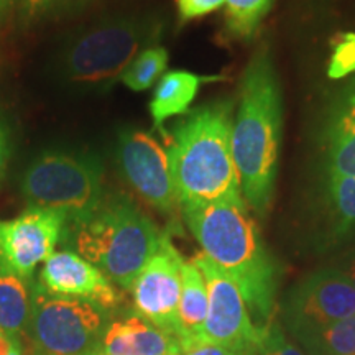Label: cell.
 Returning <instances> with one entry per match:
<instances>
[{
	"instance_id": "7a4b0ae2",
	"label": "cell",
	"mask_w": 355,
	"mask_h": 355,
	"mask_svg": "<svg viewBox=\"0 0 355 355\" xmlns=\"http://www.w3.org/2000/svg\"><path fill=\"white\" fill-rule=\"evenodd\" d=\"M232 105L216 102L191 110L166 137L173 184L181 206L247 207L232 155Z\"/></svg>"
},
{
	"instance_id": "1f68e13d",
	"label": "cell",
	"mask_w": 355,
	"mask_h": 355,
	"mask_svg": "<svg viewBox=\"0 0 355 355\" xmlns=\"http://www.w3.org/2000/svg\"><path fill=\"white\" fill-rule=\"evenodd\" d=\"M10 355H21V347H20L19 340H17V337H15V339H13V345H12Z\"/></svg>"
},
{
	"instance_id": "cb8c5ba5",
	"label": "cell",
	"mask_w": 355,
	"mask_h": 355,
	"mask_svg": "<svg viewBox=\"0 0 355 355\" xmlns=\"http://www.w3.org/2000/svg\"><path fill=\"white\" fill-rule=\"evenodd\" d=\"M355 71V33H345L337 42L329 63V78L339 79Z\"/></svg>"
},
{
	"instance_id": "52a82bcc",
	"label": "cell",
	"mask_w": 355,
	"mask_h": 355,
	"mask_svg": "<svg viewBox=\"0 0 355 355\" xmlns=\"http://www.w3.org/2000/svg\"><path fill=\"white\" fill-rule=\"evenodd\" d=\"M112 313L89 301L53 295L32 282L30 329L42 355H94Z\"/></svg>"
},
{
	"instance_id": "603a6c76",
	"label": "cell",
	"mask_w": 355,
	"mask_h": 355,
	"mask_svg": "<svg viewBox=\"0 0 355 355\" xmlns=\"http://www.w3.org/2000/svg\"><path fill=\"white\" fill-rule=\"evenodd\" d=\"M89 3L91 0H17L20 20L24 25L38 24V21L79 12Z\"/></svg>"
},
{
	"instance_id": "30bf717a",
	"label": "cell",
	"mask_w": 355,
	"mask_h": 355,
	"mask_svg": "<svg viewBox=\"0 0 355 355\" xmlns=\"http://www.w3.org/2000/svg\"><path fill=\"white\" fill-rule=\"evenodd\" d=\"M117 163L123 180L146 204L163 214L180 206L166 148L150 133L125 128L119 135Z\"/></svg>"
},
{
	"instance_id": "f546056e",
	"label": "cell",
	"mask_w": 355,
	"mask_h": 355,
	"mask_svg": "<svg viewBox=\"0 0 355 355\" xmlns=\"http://www.w3.org/2000/svg\"><path fill=\"white\" fill-rule=\"evenodd\" d=\"M17 0H0V20L6 19L8 12L12 10V7L15 6Z\"/></svg>"
},
{
	"instance_id": "9c48e42d",
	"label": "cell",
	"mask_w": 355,
	"mask_h": 355,
	"mask_svg": "<svg viewBox=\"0 0 355 355\" xmlns=\"http://www.w3.org/2000/svg\"><path fill=\"white\" fill-rule=\"evenodd\" d=\"M355 314V290L345 272L321 270L295 286L283 308L288 329L298 337L326 329Z\"/></svg>"
},
{
	"instance_id": "ac0fdd59",
	"label": "cell",
	"mask_w": 355,
	"mask_h": 355,
	"mask_svg": "<svg viewBox=\"0 0 355 355\" xmlns=\"http://www.w3.org/2000/svg\"><path fill=\"white\" fill-rule=\"evenodd\" d=\"M32 279L21 278L0 263V331L17 336L30 319Z\"/></svg>"
},
{
	"instance_id": "7402d4cb",
	"label": "cell",
	"mask_w": 355,
	"mask_h": 355,
	"mask_svg": "<svg viewBox=\"0 0 355 355\" xmlns=\"http://www.w3.org/2000/svg\"><path fill=\"white\" fill-rule=\"evenodd\" d=\"M273 0H225L227 28L237 38H250Z\"/></svg>"
},
{
	"instance_id": "4316f807",
	"label": "cell",
	"mask_w": 355,
	"mask_h": 355,
	"mask_svg": "<svg viewBox=\"0 0 355 355\" xmlns=\"http://www.w3.org/2000/svg\"><path fill=\"white\" fill-rule=\"evenodd\" d=\"M12 157V135L10 128H8L7 122L0 115V186H2L3 178H6L8 162Z\"/></svg>"
},
{
	"instance_id": "d4e9b609",
	"label": "cell",
	"mask_w": 355,
	"mask_h": 355,
	"mask_svg": "<svg viewBox=\"0 0 355 355\" xmlns=\"http://www.w3.org/2000/svg\"><path fill=\"white\" fill-rule=\"evenodd\" d=\"M254 355H304L295 344L286 339L278 324H270L265 331L263 339L259 344Z\"/></svg>"
},
{
	"instance_id": "ffe728a7",
	"label": "cell",
	"mask_w": 355,
	"mask_h": 355,
	"mask_svg": "<svg viewBox=\"0 0 355 355\" xmlns=\"http://www.w3.org/2000/svg\"><path fill=\"white\" fill-rule=\"evenodd\" d=\"M168 66V51L162 46H150L140 53L123 71L121 81L135 92L146 91L163 76Z\"/></svg>"
},
{
	"instance_id": "8992f818",
	"label": "cell",
	"mask_w": 355,
	"mask_h": 355,
	"mask_svg": "<svg viewBox=\"0 0 355 355\" xmlns=\"http://www.w3.org/2000/svg\"><path fill=\"white\" fill-rule=\"evenodd\" d=\"M20 189L28 207L61 212L73 222L94 211L105 196L104 166L94 155L53 150L30 163Z\"/></svg>"
},
{
	"instance_id": "2e32d148",
	"label": "cell",
	"mask_w": 355,
	"mask_h": 355,
	"mask_svg": "<svg viewBox=\"0 0 355 355\" xmlns=\"http://www.w3.org/2000/svg\"><path fill=\"white\" fill-rule=\"evenodd\" d=\"M329 173L355 180V86L332 110L326 133Z\"/></svg>"
},
{
	"instance_id": "83f0119b",
	"label": "cell",
	"mask_w": 355,
	"mask_h": 355,
	"mask_svg": "<svg viewBox=\"0 0 355 355\" xmlns=\"http://www.w3.org/2000/svg\"><path fill=\"white\" fill-rule=\"evenodd\" d=\"M176 355H241L234 350L222 347V345H216V344H199L196 347L189 349V350H183V352L176 354Z\"/></svg>"
},
{
	"instance_id": "9a60e30c",
	"label": "cell",
	"mask_w": 355,
	"mask_h": 355,
	"mask_svg": "<svg viewBox=\"0 0 355 355\" xmlns=\"http://www.w3.org/2000/svg\"><path fill=\"white\" fill-rule=\"evenodd\" d=\"M207 316V288L201 270L193 260L181 268V295L178 306V344L181 352L202 344Z\"/></svg>"
},
{
	"instance_id": "44dd1931",
	"label": "cell",
	"mask_w": 355,
	"mask_h": 355,
	"mask_svg": "<svg viewBox=\"0 0 355 355\" xmlns=\"http://www.w3.org/2000/svg\"><path fill=\"white\" fill-rule=\"evenodd\" d=\"M327 198L337 232L344 234L355 229V180L349 176L329 173Z\"/></svg>"
},
{
	"instance_id": "d6a6232c",
	"label": "cell",
	"mask_w": 355,
	"mask_h": 355,
	"mask_svg": "<svg viewBox=\"0 0 355 355\" xmlns=\"http://www.w3.org/2000/svg\"><path fill=\"white\" fill-rule=\"evenodd\" d=\"M37 355H42V354H37Z\"/></svg>"
},
{
	"instance_id": "3957f363",
	"label": "cell",
	"mask_w": 355,
	"mask_h": 355,
	"mask_svg": "<svg viewBox=\"0 0 355 355\" xmlns=\"http://www.w3.org/2000/svg\"><path fill=\"white\" fill-rule=\"evenodd\" d=\"M282 91L273 63L260 51L248 63L232 122V155L242 196L257 214L272 202L282 145Z\"/></svg>"
},
{
	"instance_id": "8fae6325",
	"label": "cell",
	"mask_w": 355,
	"mask_h": 355,
	"mask_svg": "<svg viewBox=\"0 0 355 355\" xmlns=\"http://www.w3.org/2000/svg\"><path fill=\"white\" fill-rule=\"evenodd\" d=\"M66 222L61 212L38 207H28L15 219H0V263L32 279L35 268L50 259L63 241Z\"/></svg>"
},
{
	"instance_id": "4dcf8cb0",
	"label": "cell",
	"mask_w": 355,
	"mask_h": 355,
	"mask_svg": "<svg viewBox=\"0 0 355 355\" xmlns=\"http://www.w3.org/2000/svg\"><path fill=\"white\" fill-rule=\"evenodd\" d=\"M345 275H347V277H349L350 283H352V286H354V290H355V259L350 261V265H349V268H347V272H345Z\"/></svg>"
},
{
	"instance_id": "d6986e66",
	"label": "cell",
	"mask_w": 355,
	"mask_h": 355,
	"mask_svg": "<svg viewBox=\"0 0 355 355\" xmlns=\"http://www.w3.org/2000/svg\"><path fill=\"white\" fill-rule=\"evenodd\" d=\"M296 339L311 355H355V314Z\"/></svg>"
},
{
	"instance_id": "484cf974",
	"label": "cell",
	"mask_w": 355,
	"mask_h": 355,
	"mask_svg": "<svg viewBox=\"0 0 355 355\" xmlns=\"http://www.w3.org/2000/svg\"><path fill=\"white\" fill-rule=\"evenodd\" d=\"M178 13H180L181 21H189L193 19L207 15V13L216 12L225 3V0H176Z\"/></svg>"
},
{
	"instance_id": "5b68a950",
	"label": "cell",
	"mask_w": 355,
	"mask_h": 355,
	"mask_svg": "<svg viewBox=\"0 0 355 355\" xmlns=\"http://www.w3.org/2000/svg\"><path fill=\"white\" fill-rule=\"evenodd\" d=\"M159 32V21L150 17H104L68 40L60 56L61 74L89 91L109 89L146 46H153Z\"/></svg>"
},
{
	"instance_id": "6da1fadb",
	"label": "cell",
	"mask_w": 355,
	"mask_h": 355,
	"mask_svg": "<svg viewBox=\"0 0 355 355\" xmlns=\"http://www.w3.org/2000/svg\"><path fill=\"white\" fill-rule=\"evenodd\" d=\"M181 211L202 254L239 286L255 326L260 331L268 329L278 268L247 207L225 202L186 204Z\"/></svg>"
},
{
	"instance_id": "7c38bea8",
	"label": "cell",
	"mask_w": 355,
	"mask_h": 355,
	"mask_svg": "<svg viewBox=\"0 0 355 355\" xmlns=\"http://www.w3.org/2000/svg\"><path fill=\"white\" fill-rule=\"evenodd\" d=\"M183 257L165 234L158 250L141 270L132 286L137 314L158 329L178 337V306L181 295Z\"/></svg>"
},
{
	"instance_id": "e0dca14e",
	"label": "cell",
	"mask_w": 355,
	"mask_h": 355,
	"mask_svg": "<svg viewBox=\"0 0 355 355\" xmlns=\"http://www.w3.org/2000/svg\"><path fill=\"white\" fill-rule=\"evenodd\" d=\"M204 81H207V78H201L189 71L175 69L163 74L150 101L153 127L165 133V122L175 115L188 112Z\"/></svg>"
},
{
	"instance_id": "ba28073f",
	"label": "cell",
	"mask_w": 355,
	"mask_h": 355,
	"mask_svg": "<svg viewBox=\"0 0 355 355\" xmlns=\"http://www.w3.org/2000/svg\"><path fill=\"white\" fill-rule=\"evenodd\" d=\"M207 288V316L202 329V344H216L241 355H254L263 339L252 321L239 286L202 252L194 255Z\"/></svg>"
},
{
	"instance_id": "5bb4252c",
	"label": "cell",
	"mask_w": 355,
	"mask_h": 355,
	"mask_svg": "<svg viewBox=\"0 0 355 355\" xmlns=\"http://www.w3.org/2000/svg\"><path fill=\"white\" fill-rule=\"evenodd\" d=\"M180 352L175 337L135 313L109 322L94 355H176Z\"/></svg>"
},
{
	"instance_id": "4fadbf2b",
	"label": "cell",
	"mask_w": 355,
	"mask_h": 355,
	"mask_svg": "<svg viewBox=\"0 0 355 355\" xmlns=\"http://www.w3.org/2000/svg\"><path fill=\"white\" fill-rule=\"evenodd\" d=\"M40 285L53 295L89 301L112 313L122 303V293L91 261L73 250L55 252L44 261Z\"/></svg>"
},
{
	"instance_id": "f1b7e54d",
	"label": "cell",
	"mask_w": 355,
	"mask_h": 355,
	"mask_svg": "<svg viewBox=\"0 0 355 355\" xmlns=\"http://www.w3.org/2000/svg\"><path fill=\"white\" fill-rule=\"evenodd\" d=\"M13 339H15V336H8L0 331V355H10Z\"/></svg>"
},
{
	"instance_id": "277c9868",
	"label": "cell",
	"mask_w": 355,
	"mask_h": 355,
	"mask_svg": "<svg viewBox=\"0 0 355 355\" xmlns=\"http://www.w3.org/2000/svg\"><path fill=\"white\" fill-rule=\"evenodd\" d=\"M165 234L123 194H105L94 211L68 222L63 241L115 286L133 283L158 250Z\"/></svg>"
}]
</instances>
